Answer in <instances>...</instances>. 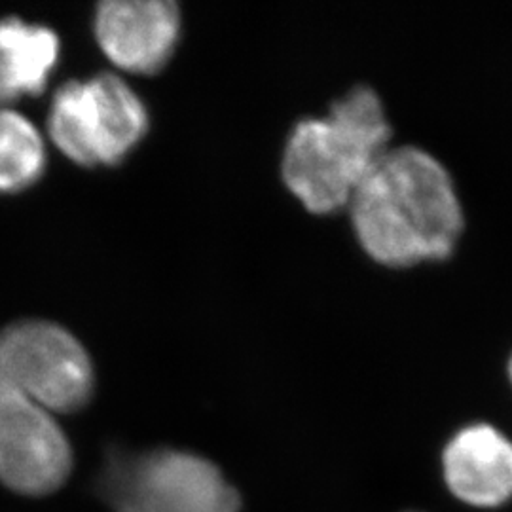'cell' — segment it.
Returning a JSON list of instances; mask_svg holds the SVG:
<instances>
[{
  "instance_id": "cell-6",
  "label": "cell",
  "mask_w": 512,
  "mask_h": 512,
  "mask_svg": "<svg viewBox=\"0 0 512 512\" xmlns=\"http://www.w3.org/2000/svg\"><path fill=\"white\" fill-rule=\"evenodd\" d=\"M73 471V448L55 414L0 382V484L21 495L54 494Z\"/></svg>"
},
{
  "instance_id": "cell-3",
  "label": "cell",
  "mask_w": 512,
  "mask_h": 512,
  "mask_svg": "<svg viewBox=\"0 0 512 512\" xmlns=\"http://www.w3.org/2000/svg\"><path fill=\"white\" fill-rule=\"evenodd\" d=\"M99 490L114 512H241V495L203 456L162 448L110 454Z\"/></svg>"
},
{
  "instance_id": "cell-8",
  "label": "cell",
  "mask_w": 512,
  "mask_h": 512,
  "mask_svg": "<svg viewBox=\"0 0 512 512\" xmlns=\"http://www.w3.org/2000/svg\"><path fill=\"white\" fill-rule=\"evenodd\" d=\"M440 473L461 503L499 509L512 501V440L490 423H469L444 444Z\"/></svg>"
},
{
  "instance_id": "cell-2",
  "label": "cell",
  "mask_w": 512,
  "mask_h": 512,
  "mask_svg": "<svg viewBox=\"0 0 512 512\" xmlns=\"http://www.w3.org/2000/svg\"><path fill=\"white\" fill-rule=\"evenodd\" d=\"M391 135L382 97L370 86H355L327 114L294 124L281 158L283 183L310 213L348 209L368 171L391 147Z\"/></svg>"
},
{
  "instance_id": "cell-11",
  "label": "cell",
  "mask_w": 512,
  "mask_h": 512,
  "mask_svg": "<svg viewBox=\"0 0 512 512\" xmlns=\"http://www.w3.org/2000/svg\"><path fill=\"white\" fill-rule=\"evenodd\" d=\"M509 380H511V384H512V357H511V361H509Z\"/></svg>"
},
{
  "instance_id": "cell-10",
  "label": "cell",
  "mask_w": 512,
  "mask_h": 512,
  "mask_svg": "<svg viewBox=\"0 0 512 512\" xmlns=\"http://www.w3.org/2000/svg\"><path fill=\"white\" fill-rule=\"evenodd\" d=\"M46 169L38 129L16 110L0 109V192L14 194L37 184Z\"/></svg>"
},
{
  "instance_id": "cell-4",
  "label": "cell",
  "mask_w": 512,
  "mask_h": 512,
  "mask_svg": "<svg viewBox=\"0 0 512 512\" xmlns=\"http://www.w3.org/2000/svg\"><path fill=\"white\" fill-rule=\"evenodd\" d=\"M148 126L141 97L122 78L107 73L63 84L48 114L55 147L82 167L122 164L147 137Z\"/></svg>"
},
{
  "instance_id": "cell-5",
  "label": "cell",
  "mask_w": 512,
  "mask_h": 512,
  "mask_svg": "<svg viewBox=\"0 0 512 512\" xmlns=\"http://www.w3.org/2000/svg\"><path fill=\"white\" fill-rule=\"evenodd\" d=\"M0 382L52 414L92 401L95 374L86 348L50 321H21L0 332Z\"/></svg>"
},
{
  "instance_id": "cell-9",
  "label": "cell",
  "mask_w": 512,
  "mask_h": 512,
  "mask_svg": "<svg viewBox=\"0 0 512 512\" xmlns=\"http://www.w3.org/2000/svg\"><path fill=\"white\" fill-rule=\"evenodd\" d=\"M59 54L61 42L52 29L19 18L0 19V105L44 92Z\"/></svg>"
},
{
  "instance_id": "cell-7",
  "label": "cell",
  "mask_w": 512,
  "mask_h": 512,
  "mask_svg": "<svg viewBox=\"0 0 512 512\" xmlns=\"http://www.w3.org/2000/svg\"><path fill=\"white\" fill-rule=\"evenodd\" d=\"M181 27L173 0H109L97 6L93 19L101 50L133 74L160 73L179 46Z\"/></svg>"
},
{
  "instance_id": "cell-1",
  "label": "cell",
  "mask_w": 512,
  "mask_h": 512,
  "mask_svg": "<svg viewBox=\"0 0 512 512\" xmlns=\"http://www.w3.org/2000/svg\"><path fill=\"white\" fill-rule=\"evenodd\" d=\"M366 255L389 268L444 260L465 220L458 188L439 158L420 147H389L348 205Z\"/></svg>"
}]
</instances>
